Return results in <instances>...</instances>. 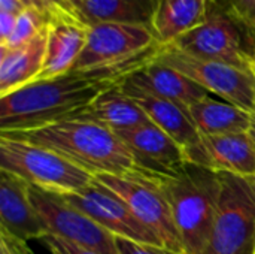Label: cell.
I'll list each match as a JSON object with an SVG mask.
<instances>
[{"mask_svg":"<svg viewBox=\"0 0 255 254\" xmlns=\"http://www.w3.org/2000/svg\"><path fill=\"white\" fill-rule=\"evenodd\" d=\"M158 49L120 66L85 72L72 70L52 79L34 81L0 97V130H31L73 118L100 94L121 85L131 73L151 61Z\"/></svg>","mask_w":255,"mask_h":254,"instance_id":"cell-1","label":"cell"},{"mask_svg":"<svg viewBox=\"0 0 255 254\" xmlns=\"http://www.w3.org/2000/svg\"><path fill=\"white\" fill-rule=\"evenodd\" d=\"M1 135L45 147L94 178L97 175H126L134 163L124 141L112 130L88 121L66 120L31 130L1 132Z\"/></svg>","mask_w":255,"mask_h":254,"instance_id":"cell-2","label":"cell"},{"mask_svg":"<svg viewBox=\"0 0 255 254\" xmlns=\"http://www.w3.org/2000/svg\"><path fill=\"white\" fill-rule=\"evenodd\" d=\"M151 178L164 193L172 208L184 254H205L211 240L220 193L218 172L194 163Z\"/></svg>","mask_w":255,"mask_h":254,"instance_id":"cell-3","label":"cell"},{"mask_svg":"<svg viewBox=\"0 0 255 254\" xmlns=\"http://www.w3.org/2000/svg\"><path fill=\"white\" fill-rule=\"evenodd\" d=\"M0 169L33 187L57 195L76 193L96 180L60 154L31 142L0 133Z\"/></svg>","mask_w":255,"mask_h":254,"instance_id":"cell-4","label":"cell"},{"mask_svg":"<svg viewBox=\"0 0 255 254\" xmlns=\"http://www.w3.org/2000/svg\"><path fill=\"white\" fill-rule=\"evenodd\" d=\"M220 193L205 254H255V175L218 172Z\"/></svg>","mask_w":255,"mask_h":254,"instance_id":"cell-5","label":"cell"},{"mask_svg":"<svg viewBox=\"0 0 255 254\" xmlns=\"http://www.w3.org/2000/svg\"><path fill=\"white\" fill-rule=\"evenodd\" d=\"M155 60L191 78L209 94L255 114V79L251 72L223 61L193 57L172 45H161Z\"/></svg>","mask_w":255,"mask_h":254,"instance_id":"cell-6","label":"cell"},{"mask_svg":"<svg viewBox=\"0 0 255 254\" xmlns=\"http://www.w3.org/2000/svg\"><path fill=\"white\" fill-rule=\"evenodd\" d=\"M160 42L149 25L124 22L90 24L88 39L75 72L114 67L155 52Z\"/></svg>","mask_w":255,"mask_h":254,"instance_id":"cell-7","label":"cell"},{"mask_svg":"<svg viewBox=\"0 0 255 254\" xmlns=\"http://www.w3.org/2000/svg\"><path fill=\"white\" fill-rule=\"evenodd\" d=\"M167 45L193 57L223 61L248 70V58L255 40L227 13L211 4L208 16L199 25Z\"/></svg>","mask_w":255,"mask_h":254,"instance_id":"cell-8","label":"cell"},{"mask_svg":"<svg viewBox=\"0 0 255 254\" xmlns=\"http://www.w3.org/2000/svg\"><path fill=\"white\" fill-rule=\"evenodd\" d=\"M96 180L123 198L137 220L161 241L164 249L184 254L167 198L151 178L133 171L126 175L103 174Z\"/></svg>","mask_w":255,"mask_h":254,"instance_id":"cell-9","label":"cell"},{"mask_svg":"<svg viewBox=\"0 0 255 254\" xmlns=\"http://www.w3.org/2000/svg\"><path fill=\"white\" fill-rule=\"evenodd\" d=\"M30 198L48 235L60 237L99 254H118L117 237L70 205L61 195L30 186Z\"/></svg>","mask_w":255,"mask_h":254,"instance_id":"cell-10","label":"cell"},{"mask_svg":"<svg viewBox=\"0 0 255 254\" xmlns=\"http://www.w3.org/2000/svg\"><path fill=\"white\" fill-rule=\"evenodd\" d=\"M63 198L117 238L163 247L161 241L137 220L126 201L97 180L76 193L63 195Z\"/></svg>","mask_w":255,"mask_h":254,"instance_id":"cell-11","label":"cell"},{"mask_svg":"<svg viewBox=\"0 0 255 254\" xmlns=\"http://www.w3.org/2000/svg\"><path fill=\"white\" fill-rule=\"evenodd\" d=\"M90 24L76 10L63 9L48 13L46 54L40 76L52 79L72 72L88 39Z\"/></svg>","mask_w":255,"mask_h":254,"instance_id":"cell-12","label":"cell"},{"mask_svg":"<svg viewBox=\"0 0 255 254\" xmlns=\"http://www.w3.org/2000/svg\"><path fill=\"white\" fill-rule=\"evenodd\" d=\"M117 135L128 148L136 172L161 175L188 162L185 150L151 121L117 132Z\"/></svg>","mask_w":255,"mask_h":254,"instance_id":"cell-13","label":"cell"},{"mask_svg":"<svg viewBox=\"0 0 255 254\" xmlns=\"http://www.w3.org/2000/svg\"><path fill=\"white\" fill-rule=\"evenodd\" d=\"M190 163L214 172H229L242 177L255 175V148L248 132L226 135H200V141L185 150Z\"/></svg>","mask_w":255,"mask_h":254,"instance_id":"cell-14","label":"cell"},{"mask_svg":"<svg viewBox=\"0 0 255 254\" xmlns=\"http://www.w3.org/2000/svg\"><path fill=\"white\" fill-rule=\"evenodd\" d=\"M0 222L3 231L19 241L43 240L48 231L30 198V184L0 169Z\"/></svg>","mask_w":255,"mask_h":254,"instance_id":"cell-15","label":"cell"},{"mask_svg":"<svg viewBox=\"0 0 255 254\" xmlns=\"http://www.w3.org/2000/svg\"><path fill=\"white\" fill-rule=\"evenodd\" d=\"M121 90L140 106L151 123L172 136L184 150L194 147L200 141V133L190 115L176 103L152 94L127 79L121 84Z\"/></svg>","mask_w":255,"mask_h":254,"instance_id":"cell-16","label":"cell"},{"mask_svg":"<svg viewBox=\"0 0 255 254\" xmlns=\"http://www.w3.org/2000/svg\"><path fill=\"white\" fill-rule=\"evenodd\" d=\"M127 81L152 94L176 103L185 111L196 102L211 96L191 78L166 64L158 63L155 57L139 70L131 73Z\"/></svg>","mask_w":255,"mask_h":254,"instance_id":"cell-17","label":"cell"},{"mask_svg":"<svg viewBox=\"0 0 255 254\" xmlns=\"http://www.w3.org/2000/svg\"><path fill=\"white\" fill-rule=\"evenodd\" d=\"M46 36L45 28L18 48L0 46V97L37 81L45 63Z\"/></svg>","mask_w":255,"mask_h":254,"instance_id":"cell-18","label":"cell"},{"mask_svg":"<svg viewBox=\"0 0 255 254\" xmlns=\"http://www.w3.org/2000/svg\"><path fill=\"white\" fill-rule=\"evenodd\" d=\"M70 120L94 123L115 133L149 121L140 106L121 90V85L100 94L91 105Z\"/></svg>","mask_w":255,"mask_h":254,"instance_id":"cell-19","label":"cell"},{"mask_svg":"<svg viewBox=\"0 0 255 254\" xmlns=\"http://www.w3.org/2000/svg\"><path fill=\"white\" fill-rule=\"evenodd\" d=\"M212 0H157L152 30L161 45L172 43L199 25L211 9Z\"/></svg>","mask_w":255,"mask_h":254,"instance_id":"cell-20","label":"cell"},{"mask_svg":"<svg viewBox=\"0 0 255 254\" xmlns=\"http://www.w3.org/2000/svg\"><path fill=\"white\" fill-rule=\"evenodd\" d=\"M187 114L203 136L250 132L253 120V114L211 96L191 105Z\"/></svg>","mask_w":255,"mask_h":254,"instance_id":"cell-21","label":"cell"},{"mask_svg":"<svg viewBox=\"0 0 255 254\" xmlns=\"http://www.w3.org/2000/svg\"><path fill=\"white\" fill-rule=\"evenodd\" d=\"M157 0H85L79 13L88 24L124 22L152 27Z\"/></svg>","mask_w":255,"mask_h":254,"instance_id":"cell-22","label":"cell"},{"mask_svg":"<svg viewBox=\"0 0 255 254\" xmlns=\"http://www.w3.org/2000/svg\"><path fill=\"white\" fill-rule=\"evenodd\" d=\"M48 24V13L36 9V7H25L16 16V24L10 36L0 43L1 48H18L33 37H36L42 30L46 28Z\"/></svg>","mask_w":255,"mask_h":254,"instance_id":"cell-23","label":"cell"},{"mask_svg":"<svg viewBox=\"0 0 255 254\" xmlns=\"http://www.w3.org/2000/svg\"><path fill=\"white\" fill-rule=\"evenodd\" d=\"M255 40V0H212Z\"/></svg>","mask_w":255,"mask_h":254,"instance_id":"cell-24","label":"cell"},{"mask_svg":"<svg viewBox=\"0 0 255 254\" xmlns=\"http://www.w3.org/2000/svg\"><path fill=\"white\" fill-rule=\"evenodd\" d=\"M40 243L51 252V254H99L91 249L82 247L55 235H46L43 240H40Z\"/></svg>","mask_w":255,"mask_h":254,"instance_id":"cell-25","label":"cell"},{"mask_svg":"<svg viewBox=\"0 0 255 254\" xmlns=\"http://www.w3.org/2000/svg\"><path fill=\"white\" fill-rule=\"evenodd\" d=\"M117 249L118 254H179L160 246L134 243L124 238H117Z\"/></svg>","mask_w":255,"mask_h":254,"instance_id":"cell-26","label":"cell"},{"mask_svg":"<svg viewBox=\"0 0 255 254\" xmlns=\"http://www.w3.org/2000/svg\"><path fill=\"white\" fill-rule=\"evenodd\" d=\"M16 16L18 15L0 10V43L4 42L13 31L15 24H16Z\"/></svg>","mask_w":255,"mask_h":254,"instance_id":"cell-27","label":"cell"},{"mask_svg":"<svg viewBox=\"0 0 255 254\" xmlns=\"http://www.w3.org/2000/svg\"><path fill=\"white\" fill-rule=\"evenodd\" d=\"M0 238H3L7 244H9V247H10V250H12V253L13 254H33L30 252V249L27 247V244L24 243V241H19V240H16V238H13L12 235H9L6 231H3V229H0Z\"/></svg>","mask_w":255,"mask_h":254,"instance_id":"cell-28","label":"cell"},{"mask_svg":"<svg viewBox=\"0 0 255 254\" xmlns=\"http://www.w3.org/2000/svg\"><path fill=\"white\" fill-rule=\"evenodd\" d=\"M27 6L24 4L22 0H0V10L1 12H9L13 15L21 13Z\"/></svg>","mask_w":255,"mask_h":254,"instance_id":"cell-29","label":"cell"},{"mask_svg":"<svg viewBox=\"0 0 255 254\" xmlns=\"http://www.w3.org/2000/svg\"><path fill=\"white\" fill-rule=\"evenodd\" d=\"M42 3H43V6H45V9H46L48 13L55 12V10H63V9L75 10V9H72V7L67 4L66 0H42Z\"/></svg>","mask_w":255,"mask_h":254,"instance_id":"cell-30","label":"cell"},{"mask_svg":"<svg viewBox=\"0 0 255 254\" xmlns=\"http://www.w3.org/2000/svg\"><path fill=\"white\" fill-rule=\"evenodd\" d=\"M22 1H24V4H25L27 7H36V9H39V10L48 13L46 9H45V6H43V3H42V0H22Z\"/></svg>","mask_w":255,"mask_h":254,"instance_id":"cell-31","label":"cell"},{"mask_svg":"<svg viewBox=\"0 0 255 254\" xmlns=\"http://www.w3.org/2000/svg\"><path fill=\"white\" fill-rule=\"evenodd\" d=\"M248 72H251V75L255 79V46L250 54V58H248Z\"/></svg>","mask_w":255,"mask_h":254,"instance_id":"cell-32","label":"cell"},{"mask_svg":"<svg viewBox=\"0 0 255 254\" xmlns=\"http://www.w3.org/2000/svg\"><path fill=\"white\" fill-rule=\"evenodd\" d=\"M66 1H67V4H69L72 9H75L76 12H79L81 7H82V4L85 3V0H66Z\"/></svg>","mask_w":255,"mask_h":254,"instance_id":"cell-33","label":"cell"},{"mask_svg":"<svg viewBox=\"0 0 255 254\" xmlns=\"http://www.w3.org/2000/svg\"><path fill=\"white\" fill-rule=\"evenodd\" d=\"M0 254H13L10 247H9V244L3 238H0Z\"/></svg>","mask_w":255,"mask_h":254,"instance_id":"cell-34","label":"cell"},{"mask_svg":"<svg viewBox=\"0 0 255 254\" xmlns=\"http://www.w3.org/2000/svg\"><path fill=\"white\" fill-rule=\"evenodd\" d=\"M250 136H251V139H253V144H254V148H255V114H253V120H251V127H250Z\"/></svg>","mask_w":255,"mask_h":254,"instance_id":"cell-35","label":"cell"}]
</instances>
